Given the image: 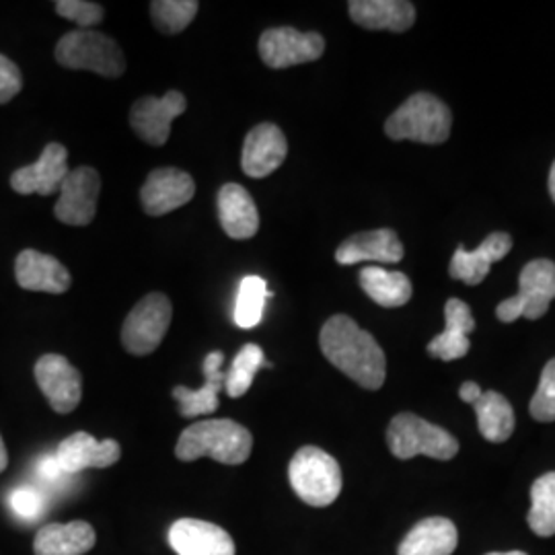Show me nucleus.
Here are the masks:
<instances>
[{
    "label": "nucleus",
    "instance_id": "1",
    "mask_svg": "<svg viewBox=\"0 0 555 555\" xmlns=\"http://www.w3.org/2000/svg\"><path fill=\"white\" fill-rule=\"evenodd\" d=\"M319 346L337 371L352 378L360 387L377 391L387 377V358L377 339L358 327L348 315L327 319L319 334Z\"/></svg>",
    "mask_w": 555,
    "mask_h": 555
},
{
    "label": "nucleus",
    "instance_id": "2",
    "mask_svg": "<svg viewBox=\"0 0 555 555\" xmlns=\"http://www.w3.org/2000/svg\"><path fill=\"white\" fill-rule=\"evenodd\" d=\"M254 449L251 433L233 420H204L181 433L176 447L179 461L210 456L224 465L245 463Z\"/></svg>",
    "mask_w": 555,
    "mask_h": 555
},
{
    "label": "nucleus",
    "instance_id": "3",
    "mask_svg": "<svg viewBox=\"0 0 555 555\" xmlns=\"http://www.w3.org/2000/svg\"><path fill=\"white\" fill-rule=\"evenodd\" d=\"M451 126L453 116L447 103L430 93H416L387 118L385 134L391 140L442 144L451 137Z\"/></svg>",
    "mask_w": 555,
    "mask_h": 555
},
{
    "label": "nucleus",
    "instance_id": "4",
    "mask_svg": "<svg viewBox=\"0 0 555 555\" xmlns=\"http://www.w3.org/2000/svg\"><path fill=\"white\" fill-rule=\"evenodd\" d=\"M288 479L295 494L315 508L334 504L341 492L339 463L319 447L298 449L288 467Z\"/></svg>",
    "mask_w": 555,
    "mask_h": 555
},
{
    "label": "nucleus",
    "instance_id": "5",
    "mask_svg": "<svg viewBox=\"0 0 555 555\" xmlns=\"http://www.w3.org/2000/svg\"><path fill=\"white\" fill-rule=\"evenodd\" d=\"M60 66L73 70H91L105 79H118L126 70L118 41L95 29H77L66 34L56 46Z\"/></svg>",
    "mask_w": 555,
    "mask_h": 555
},
{
    "label": "nucleus",
    "instance_id": "6",
    "mask_svg": "<svg viewBox=\"0 0 555 555\" xmlns=\"http://www.w3.org/2000/svg\"><path fill=\"white\" fill-rule=\"evenodd\" d=\"M387 444L401 461L417 455L451 461L459 453V442L449 430L408 412L391 420L387 428Z\"/></svg>",
    "mask_w": 555,
    "mask_h": 555
},
{
    "label": "nucleus",
    "instance_id": "7",
    "mask_svg": "<svg viewBox=\"0 0 555 555\" xmlns=\"http://www.w3.org/2000/svg\"><path fill=\"white\" fill-rule=\"evenodd\" d=\"M555 298V261L533 259L518 276V295L502 300L496 307V318L502 323L516 319L543 318Z\"/></svg>",
    "mask_w": 555,
    "mask_h": 555
},
{
    "label": "nucleus",
    "instance_id": "8",
    "mask_svg": "<svg viewBox=\"0 0 555 555\" xmlns=\"http://www.w3.org/2000/svg\"><path fill=\"white\" fill-rule=\"evenodd\" d=\"M173 305L163 293H151L134 305L121 325V344L134 357L153 354L167 334Z\"/></svg>",
    "mask_w": 555,
    "mask_h": 555
},
{
    "label": "nucleus",
    "instance_id": "9",
    "mask_svg": "<svg viewBox=\"0 0 555 555\" xmlns=\"http://www.w3.org/2000/svg\"><path fill=\"white\" fill-rule=\"evenodd\" d=\"M258 48L263 64L280 70L321 59L325 40L318 31L302 34L295 27H274L261 34Z\"/></svg>",
    "mask_w": 555,
    "mask_h": 555
},
{
    "label": "nucleus",
    "instance_id": "10",
    "mask_svg": "<svg viewBox=\"0 0 555 555\" xmlns=\"http://www.w3.org/2000/svg\"><path fill=\"white\" fill-rule=\"evenodd\" d=\"M101 192L100 173L93 167H77L60 185L54 215L60 222L85 227L95 219Z\"/></svg>",
    "mask_w": 555,
    "mask_h": 555
},
{
    "label": "nucleus",
    "instance_id": "11",
    "mask_svg": "<svg viewBox=\"0 0 555 555\" xmlns=\"http://www.w3.org/2000/svg\"><path fill=\"white\" fill-rule=\"evenodd\" d=\"M188 109V100L179 91H167L165 98H142L130 109V126L151 146H163L173 121Z\"/></svg>",
    "mask_w": 555,
    "mask_h": 555
},
{
    "label": "nucleus",
    "instance_id": "12",
    "mask_svg": "<svg viewBox=\"0 0 555 555\" xmlns=\"http://www.w3.org/2000/svg\"><path fill=\"white\" fill-rule=\"evenodd\" d=\"M196 194V183L190 173L176 169V167H163L151 171V176L144 181L140 190V202L146 215L163 217L181 206H185Z\"/></svg>",
    "mask_w": 555,
    "mask_h": 555
},
{
    "label": "nucleus",
    "instance_id": "13",
    "mask_svg": "<svg viewBox=\"0 0 555 555\" xmlns=\"http://www.w3.org/2000/svg\"><path fill=\"white\" fill-rule=\"evenodd\" d=\"M36 380L41 393L59 414H70L77 410L82 397L80 373L60 354H46L36 362Z\"/></svg>",
    "mask_w": 555,
    "mask_h": 555
},
{
    "label": "nucleus",
    "instance_id": "14",
    "mask_svg": "<svg viewBox=\"0 0 555 555\" xmlns=\"http://www.w3.org/2000/svg\"><path fill=\"white\" fill-rule=\"evenodd\" d=\"M68 173L70 169L66 149L59 142H50L41 151L40 159L29 167H21L11 176V188L21 196H52L60 192V185Z\"/></svg>",
    "mask_w": 555,
    "mask_h": 555
},
{
    "label": "nucleus",
    "instance_id": "15",
    "mask_svg": "<svg viewBox=\"0 0 555 555\" xmlns=\"http://www.w3.org/2000/svg\"><path fill=\"white\" fill-rule=\"evenodd\" d=\"M288 155V142L276 124H259L243 144L241 167L247 178L261 179L272 176Z\"/></svg>",
    "mask_w": 555,
    "mask_h": 555
},
{
    "label": "nucleus",
    "instance_id": "16",
    "mask_svg": "<svg viewBox=\"0 0 555 555\" xmlns=\"http://www.w3.org/2000/svg\"><path fill=\"white\" fill-rule=\"evenodd\" d=\"M54 456L66 476H75L85 469H103L118 463L121 449L116 440H98L87 433H75L60 442Z\"/></svg>",
    "mask_w": 555,
    "mask_h": 555
},
{
    "label": "nucleus",
    "instance_id": "17",
    "mask_svg": "<svg viewBox=\"0 0 555 555\" xmlns=\"http://www.w3.org/2000/svg\"><path fill=\"white\" fill-rule=\"evenodd\" d=\"M169 545L178 555H235L231 535L208 520L181 518L169 529Z\"/></svg>",
    "mask_w": 555,
    "mask_h": 555
},
{
    "label": "nucleus",
    "instance_id": "18",
    "mask_svg": "<svg viewBox=\"0 0 555 555\" xmlns=\"http://www.w3.org/2000/svg\"><path fill=\"white\" fill-rule=\"evenodd\" d=\"M511 249H513V237L508 233L488 235L474 251H467L463 245H459L455 256L451 259L449 274L469 286L481 284L490 274L492 263L506 258Z\"/></svg>",
    "mask_w": 555,
    "mask_h": 555
},
{
    "label": "nucleus",
    "instance_id": "19",
    "mask_svg": "<svg viewBox=\"0 0 555 555\" xmlns=\"http://www.w3.org/2000/svg\"><path fill=\"white\" fill-rule=\"evenodd\" d=\"M15 276L21 288L31 293L64 295L70 288V272L64 263L36 249H25L15 261Z\"/></svg>",
    "mask_w": 555,
    "mask_h": 555
},
{
    "label": "nucleus",
    "instance_id": "20",
    "mask_svg": "<svg viewBox=\"0 0 555 555\" xmlns=\"http://www.w3.org/2000/svg\"><path fill=\"white\" fill-rule=\"evenodd\" d=\"M403 243L393 229H377L346 238L337 247L336 261L339 266H354L360 261L397 263L403 259Z\"/></svg>",
    "mask_w": 555,
    "mask_h": 555
},
{
    "label": "nucleus",
    "instance_id": "21",
    "mask_svg": "<svg viewBox=\"0 0 555 555\" xmlns=\"http://www.w3.org/2000/svg\"><path fill=\"white\" fill-rule=\"evenodd\" d=\"M444 319L447 327L428 344V354L440 358L442 362H451L465 357L472 348L469 334L476 332V319L467 302L461 298H449L444 305Z\"/></svg>",
    "mask_w": 555,
    "mask_h": 555
},
{
    "label": "nucleus",
    "instance_id": "22",
    "mask_svg": "<svg viewBox=\"0 0 555 555\" xmlns=\"http://www.w3.org/2000/svg\"><path fill=\"white\" fill-rule=\"evenodd\" d=\"M348 11L357 25L371 31L403 34L416 21V7L408 0H352Z\"/></svg>",
    "mask_w": 555,
    "mask_h": 555
},
{
    "label": "nucleus",
    "instance_id": "23",
    "mask_svg": "<svg viewBox=\"0 0 555 555\" xmlns=\"http://www.w3.org/2000/svg\"><path fill=\"white\" fill-rule=\"evenodd\" d=\"M217 204H219L220 227L229 237L245 241L258 235V206L243 185L238 183L222 185Z\"/></svg>",
    "mask_w": 555,
    "mask_h": 555
},
{
    "label": "nucleus",
    "instance_id": "24",
    "mask_svg": "<svg viewBox=\"0 0 555 555\" xmlns=\"http://www.w3.org/2000/svg\"><path fill=\"white\" fill-rule=\"evenodd\" d=\"M222 362H224L222 352H210L204 360V377H206L204 385L199 389H188V387L173 389V397L178 399L181 416H208L219 410L220 391L224 389V380H227Z\"/></svg>",
    "mask_w": 555,
    "mask_h": 555
},
{
    "label": "nucleus",
    "instance_id": "25",
    "mask_svg": "<svg viewBox=\"0 0 555 555\" xmlns=\"http://www.w3.org/2000/svg\"><path fill=\"white\" fill-rule=\"evenodd\" d=\"M459 545V533L453 520L444 516H430L420 520L403 537L397 555H453Z\"/></svg>",
    "mask_w": 555,
    "mask_h": 555
},
{
    "label": "nucleus",
    "instance_id": "26",
    "mask_svg": "<svg viewBox=\"0 0 555 555\" xmlns=\"http://www.w3.org/2000/svg\"><path fill=\"white\" fill-rule=\"evenodd\" d=\"M95 545V529L85 520L46 525L34 541L36 555H82Z\"/></svg>",
    "mask_w": 555,
    "mask_h": 555
},
{
    "label": "nucleus",
    "instance_id": "27",
    "mask_svg": "<svg viewBox=\"0 0 555 555\" xmlns=\"http://www.w3.org/2000/svg\"><path fill=\"white\" fill-rule=\"evenodd\" d=\"M360 286L380 307L396 309L408 305L412 298V282L403 272H391L378 266H366L360 270Z\"/></svg>",
    "mask_w": 555,
    "mask_h": 555
},
{
    "label": "nucleus",
    "instance_id": "28",
    "mask_svg": "<svg viewBox=\"0 0 555 555\" xmlns=\"http://www.w3.org/2000/svg\"><path fill=\"white\" fill-rule=\"evenodd\" d=\"M477 428L488 442H506L515 433V410L498 391H483L474 403Z\"/></svg>",
    "mask_w": 555,
    "mask_h": 555
},
{
    "label": "nucleus",
    "instance_id": "29",
    "mask_svg": "<svg viewBox=\"0 0 555 555\" xmlns=\"http://www.w3.org/2000/svg\"><path fill=\"white\" fill-rule=\"evenodd\" d=\"M527 520L535 535H555V472L535 479L531 488V511Z\"/></svg>",
    "mask_w": 555,
    "mask_h": 555
},
{
    "label": "nucleus",
    "instance_id": "30",
    "mask_svg": "<svg viewBox=\"0 0 555 555\" xmlns=\"http://www.w3.org/2000/svg\"><path fill=\"white\" fill-rule=\"evenodd\" d=\"M272 297L266 280L259 276H245L238 284L235 302V323L241 330H254L261 323L266 300Z\"/></svg>",
    "mask_w": 555,
    "mask_h": 555
},
{
    "label": "nucleus",
    "instance_id": "31",
    "mask_svg": "<svg viewBox=\"0 0 555 555\" xmlns=\"http://www.w3.org/2000/svg\"><path fill=\"white\" fill-rule=\"evenodd\" d=\"M261 366H268V369L272 366L270 362L263 360V350L259 348L258 344H245L238 350L237 357L227 373V380H224L227 396L233 397V399L245 396Z\"/></svg>",
    "mask_w": 555,
    "mask_h": 555
},
{
    "label": "nucleus",
    "instance_id": "32",
    "mask_svg": "<svg viewBox=\"0 0 555 555\" xmlns=\"http://www.w3.org/2000/svg\"><path fill=\"white\" fill-rule=\"evenodd\" d=\"M198 9L196 0H155L151 2V17L160 34L176 36L194 21Z\"/></svg>",
    "mask_w": 555,
    "mask_h": 555
},
{
    "label": "nucleus",
    "instance_id": "33",
    "mask_svg": "<svg viewBox=\"0 0 555 555\" xmlns=\"http://www.w3.org/2000/svg\"><path fill=\"white\" fill-rule=\"evenodd\" d=\"M529 412L537 422H555V358L545 364L541 373Z\"/></svg>",
    "mask_w": 555,
    "mask_h": 555
},
{
    "label": "nucleus",
    "instance_id": "34",
    "mask_svg": "<svg viewBox=\"0 0 555 555\" xmlns=\"http://www.w3.org/2000/svg\"><path fill=\"white\" fill-rule=\"evenodd\" d=\"M56 13L64 20L75 21L80 29H91L103 21V7L98 2L87 0H60L56 2Z\"/></svg>",
    "mask_w": 555,
    "mask_h": 555
},
{
    "label": "nucleus",
    "instance_id": "35",
    "mask_svg": "<svg viewBox=\"0 0 555 555\" xmlns=\"http://www.w3.org/2000/svg\"><path fill=\"white\" fill-rule=\"evenodd\" d=\"M9 506L21 518L34 520V518H38L43 513V496L34 488H17L9 496Z\"/></svg>",
    "mask_w": 555,
    "mask_h": 555
},
{
    "label": "nucleus",
    "instance_id": "36",
    "mask_svg": "<svg viewBox=\"0 0 555 555\" xmlns=\"http://www.w3.org/2000/svg\"><path fill=\"white\" fill-rule=\"evenodd\" d=\"M23 89L20 66L0 54V105L9 103Z\"/></svg>",
    "mask_w": 555,
    "mask_h": 555
},
{
    "label": "nucleus",
    "instance_id": "37",
    "mask_svg": "<svg viewBox=\"0 0 555 555\" xmlns=\"http://www.w3.org/2000/svg\"><path fill=\"white\" fill-rule=\"evenodd\" d=\"M38 476H40L41 479H46V481H50V483H56V481H60L66 474L60 469L56 456L48 455L43 456L40 463H38Z\"/></svg>",
    "mask_w": 555,
    "mask_h": 555
},
{
    "label": "nucleus",
    "instance_id": "38",
    "mask_svg": "<svg viewBox=\"0 0 555 555\" xmlns=\"http://www.w3.org/2000/svg\"><path fill=\"white\" fill-rule=\"evenodd\" d=\"M481 387L477 385V383H472V380H467V383H463L461 385V389H459V397L465 401V403H476L477 399L481 397Z\"/></svg>",
    "mask_w": 555,
    "mask_h": 555
},
{
    "label": "nucleus",
    "instance_id": "39",
    "mask_svg": "<svg viewBox=\"0 0 555 555\" xmlns=\"http://www.w3.org/2000/svg\"><path fill=\"white\" fill-rule=\"evenodd\" d=\"M7 465H9V455H7L4 442H2V438H0V474L7 469Z\"/></svg>",
    "mask_w": 555,
    "mask_h": 555
},
{
    "label": "nucleus",
    "instance_id": "40",
    "mask_svg": "<svg viewBox=\"0 0 555 555\" xmlns=\"http://www.w3.org/2000/svg\"><path fill=\"white\" fill-rule=\"evenodd\" d=\"M550 196L555 202V160L554 165H552V171H550Z\"/></svg>",
    "mask_w": 555,
    "mask_h": 555
},
{
    "label": "nucleus",
    "instance_id": "41",
    "mask_svg": "<svg viewBox=\"0 0 555 555\" xmlns=\"http://www.w3.org/2000/svg\"><path fill=\"white\" fill-rule=\"evenodd\" d=\"M486 555H527L525 552H494V554H486Z\"/></svg>",
    "mask_w": 555,
    "mask_h": 555
}]
</instances>
